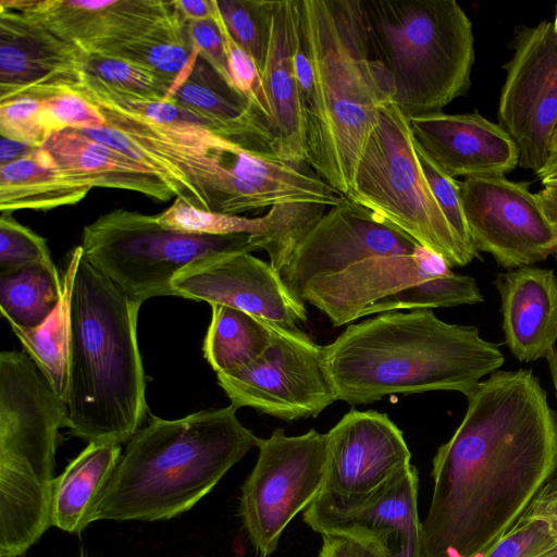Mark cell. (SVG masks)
I'll return each instance as SVG.
<instances>
[{"instance_id":"1","label":"cell","mask_w":557,"mask_h":557,"mask_svg":"<svg viewBox=\"0 0 557 557\" xmlns=\"http://www.w3.org/2000/svg\"><path fill=\"white\" fill-rule=\"evenodd\" d=\"M466 397L432 460L422 557H483L557 470V413L531 370H498Z\"/></svg>"},{"instance_id":"2","label":"cell","mask_w":557,"mask_h":557,"mask_svg":"<svg viewBox=\"0 0 557 557\" xmlns=\"http://www.w3.org/2000/svg\"><path fill=\"white\" fill-rule=\"evenodd\" d=\"M298 10L313 72L305 162L346 196L394 83L372 47L362 0H298Z\"/></svg>"},{"instance_id":"3","label":"cell","mask_w":557,"mask_h":557,"mask_svg":"<svg viewBox=\"0 0 557 557\" xmlns=\"http://www.w3.org/2000/svg\"><path fill=\"white\" fill-rule=\"evenodd\" d=\"M323 361L336 399L366 405L432 391L467 396L505 357L474 325L450 324L431 309H416L347 326L323 346Z\"/></svg>"},{"instance_id":"4","label":"cell","mask_w":557,"mask_h":557,"mask_svg":"<svg viewBox=\"0 0 557 557\" xmlns=\"http://www.w3.org/2000/svg\"><path fill=\"white\" fill-rule=\"evenodd\" d=\"M141 304L81 257L71 297L65 428L88 443H127L148 413L137 338Z\"/></svg>"},{"instance_id":"5","label":"cell","mask_w":557,"mask_h":557,"mask_svg":"<svg viewBox=\"0 0 557 557\" xmlns=\"http://www.w3.org/2000/svg\"><path fill=\"white\" fill-rule=\"evenodd\" d=\"M230 405L178 419L151 416L127 442L95 521H159L191 509L260 437Z\"/></svg>"},{"instance_id":"6","label":"cell","mask_w":557,"mask_h":557,"mask_svg":"<svg viewBox=\"0 0 557 557\" xmlns=\"http://www.w3.org/2000/svg\"><path fill=\"white\" fill-rule=\"evenodd\" d=\"M372 47L407 115L441 112L471 87L472 24L455 0H362Z\"/></svg>"},{"instance_id":"7","label":"cell","mask_w":557,"mask_h":557,"mask_svg":"<svg viewBox=\"0 0 557 557\" xmlns=\"http://www.w3.org/2000/svg\"><path fill=\"white\" fill-rule=\"evenodd\" d=\"M345 197L441 255L450 268L465 267L479 256L457 238L433 197L408 117L394 101L381 108Z\"/></svg>"},{"instance_id":"8","label":"cell","mask_w":557,"mask_h":557,"mask_svg":"<svg viewBox=\"0 0 557 557\" xmlns=\"http://www.w3.org/2000/svg\"><path fill=\"white\" fill-rule=\"evenodd\" d=\"M84 258L132 299L173 296L172 280L198 259L258 250L251 236L196 235L162 227L156 215L112 210L86 225Z\"/></svg>"},{"instance_id":"9","label":"cell","mask_w":557,"mask_h":557,"mask_svg":"<svg viewBox=\"0 0 557 557\" xmlns=\"http://www.w3.org/2000/svg\"><path fill=\"white\" fill-rule=\"evenodd\" d=\"M257 448L256 465L242 486L239 516L255 549L268 557L294 517L321 492L326 433L311 429L288 436L276 429Z\"/></svg>"},{"instance_id":"10","label":"cell","mask_w":557,"mask_h":557,"mask_svg":"<svg viewBox=\"0 0 557 557\" xmlns=\"http://www.w3.org/2000/svg\"><path fill=\"white\" fill-rule=\"evenodd\" d=\"M271 343L250 364L216 374L231 405L295 421L318 417L336 401L324 361L323 346L300 329L270 322Z\"/></svg>"},{"instance_id":"11","label":"cell","mask_w":557,"mask_h":557,"mask_svg":"<svg viewBox=\"0 0 557 557\" xmlns=\"http://www.w3.org/2000/svg\"><path fill=\"white\" fill-rule=\"evenodd\" d=\"M411 466L404 433L386 413L351 409L326 433L323 486L304 512L338 515L356 509Z\"/></svg>"},{"instance_id":"12","label":"cell","mask_w":557,"mask_h":557,"mask_svg":"<svg viewBox=\"0 0 557 557\" xmlns=\"http://www.w3.org/2000/svg\"><path fill=\"white\" fill-rule=\"evenodd\" d=\"M504 65L506 81L498 103V124L513 140L518 165L536 174L550 157L557 123V32L553 22L519 25Z\"/></svg>"},{"instance_id":"13","label":"cell","mask_w":557,"mask_h":557,"mask_svg":"<svg viewBox=\"0 0 557 557\" xmlns=\"http://www.w3.org/2000/svg\"><path fill=\"white\" fill-rule=\"evenodd\" d=\"M460 184L471 243L507 270L544 261L557 249V231L529 183L505 175L467 177Z\"/></svg>"},{"instance_id":"14","label":"cell","mask_w":557,"mask_h":557,"mask_svg":"<svg viewBox=\"0 0 557 557\" xmlns=\"http://www.w3.org/2000/svg\"><path fill=\"white\" fill-rule=\"evenodd\" d=\"M65 413L64 400L28 355L1 351L0 462L25 468L52 483Z\"/></svg>"},{"instance_id":"15","label":"cell","mask_w":557,"mask_h":557,"mask_svg":"<svg viewBox=\"0 0 557 557\" xmlns=\"http://www.w3.org/2000/svg\"><path fill=\"white\" fill-rule=\"evenodd\" d=\"M419 246L381 215L344 197L304 236L280 275L295 295L312 280L373 257L413 253Z\"/></svg>"},{"instance_id":"16","label":"cell","mask_w":557,"mask_h":557,"mask_svg":"<svg viewBox=\"0 0 557 557\" xmlns=\"http://www.w3.org/2000/svg\"><path fill=\"white\" fill-rule=\"evenodd\" d=\"M0 9L23 13L94 53L187 28L173 1L0 0Z\"/></svg>"},{"instance_id":"17","label":"cell","mask_w":557,"mask_h":557,"mask_svg":"<svg viewBox=\"0 0 557 557\" xmlns=\"http://www.w3.org/2000/svg\"><path fill=\"white\" fill-rule=\"evenodd\" d=\"M173 296L231 307L287 329H299L307 310L280 273L251 252L198 259L172 280Z\"/></svg>"},{"instance_id":"18","label":"cell","mask_w":557,"mask_h":557,"mask_svg":"<svg viewBox=\"0 0 557 557\" xmlns=\"http://www.w3.org/2000/svg\"><path fill=\"white\" fill-rule=\"evenodd\" d=\"M86 51L29 16L0 9V101L72 90Z\"/></svg>"},{"instance_id":"19","label":"cell","mask_w":557,"mask_h":557,"mask_svg":"<svg viewBox=\"0 0 557 557\" xmlns=\"http://www.w3.org/2000/svg\"><path fill=\"white\" fill-rule=\"evenodd\" d=\"M450 271L441 255L419 246L413 253L373 257L312 280L294 296L319 309L334 326H342L363 318L376 301Z\"/></svg>"},{"instance_id":"20","label":"cell","mask_w":557,"mask_h":557,"mask_svg":"<svg viewBox=\"0 0 557 557\" xmlns=\"http://www.w3.org/2000/svg\"><path fill=\"white\" fill-rule=\"evenodd\" d=\"M418 490L419 474L412 465L360 507L338 515L304 512V521L322 536L347 539L375 557H422Z\"/></svg>"},{"instance_id":"21","label":"cell","mask_w":557,"mask_h":557,"mask_svg":"<svg viewBox=\"0 0 557 557\" xmlns=\"http://www.w3.org/2000/svg\"><path fill=\"white\" fill-rule=\"evenodd\" d=\"M407 117L416 143L453 178L505 175L518 165L511 137L478 112Z\"/></svg>"},{"instance_id":"22","label":"cell","mask_w":557,"mask_h":557,"mask_svg":"<svg viewBox=\"0 0 557 557\" xmlns=\"http://www.w3.org/2000/svg\"><path fill=\"white\" fill-rule=\"evenodd\" d=\"M298 20V0L272 1L262 78L271 107L270 152L285 160L305 162V102L294 67Z\"/></svg>"},{"instance_id":"23","label":"cell","mask_w":557,"mask_h":557,"mask_svg":"<svg viewBox=\"0 0 557 557\" xmlns=\"http://www.w3.org/2000/svg\"><path fill=\"white\" fill-rule=\"evenodd\" d=\"M505 343L521 362L545 358L557 343V276L534 265L498 273Z\"/></svg>"},{"instance_id":"24","label":"cell","mask_w":557,"mask_h":557,"mask_svg":"<svg viewBox=\"0 0 557 557\" xmlns=\"http://www.w3.org/2000/svg\"><path fill=\"white\" fill-rule=\"evenodd\" d=\"M166 99L205 120L216 134L248 149L270 151L267 121L197 52Z\"/></svg>"},{"instance_id":"25","label":"cell","mask_w":557,"mask_h":557,"mask_svg":"<svg viewBox=\"0 0 557 557\" xmlns=\"http://www.w3.org/2000/svg\"><path fill=\"white\" fill-rule=\"evenodd\" d=\"M70 176L92 187L125 189L159 201L174 197L151 170L76 129L53 133L41 146Z\"/></svg>"},{"instance_id":"26","label":"cell","mask_w":557,"mask_h":557,"mask_svg":"<svg viewBox=\"0 0 557 557\" xmlns=\"http://www.w3.org/2000/svg\"><path fill=\"white\" fill-rule=\"evenodd\" d=\"M122 455L113 443L88 445L53 480L51 525L71 534L95 521L99 499Z\"/></svg>"},{"instance_id":"27","label":"cell","mask_w":557,"mask_h":557,"mask_svg":"<svg viewBox=\"0 0 557 557\" xmlns=\"http://www.w3.org/2000/svg\"><path fill=\"white\" fill-rule=\"evenodd\" d=\"M52 484L0 462V557L24 555L51 527Z\"/></svg>"},{"instance_id":"28","label":"cell","mask_w":557,"mask_h":557,"mask_svg":"<svg viewBox=\"0 0 557 557\" xmlns=\"http://www.w3.org/2000/svg\"><path fill=\"white\" fill-rule=\"evenodd\" d=\"M91 188L66 174L42 147L0 166V211L51 210L75 205Z\"/></svg>"},{"instance_id":"29","label":"cell","mask_w":557,"mask_h":557,"mask_svg":"<svg viewBox=\"0 0 557 557\" xmlns=\"http://www.w3.org/2000/svg\"><path fill=\"white\" fill-rule=\"evenodd\" d=\"M82 246H76L66 260L62 275L63 295L42 324L35 329L12 327L24 352L36 363L54 392L64 400L69 384L71 348V297Z\"/></svg>"},{"instance_id":"30","label":"cell","mask_w":557,"mask_h":557,"mask_svg":"<svg viewBox=\"0 0 557 557\" xmlns=\"http://www.w3.org/2000/svg\"><path fill=\"white\" fill-rule=\"evenodd\" d=\"M203 355L219 373H231L257 360L270 346V322L247 312L213 305Z\"/></svg>"},{"instance_id":"31","label":"cell","mask_w":557,"mask_h":557,"mask_svg":"<svg viewBox=\"0 0 557 557\" xmlns=\"http://www.w3.org/2000/svg\"><path fill=\"white\" fill-rule=\"evenodd\" d=\"M63 295L54 263H36L0 276V310L11 329H35L53 312Z\"/></svg>"},{"instance_id":"32","label":"cell","mask_w":557,"mask_h":557,"mask_svg":"<svg viewBox=\"0 0 557 557\" xmlns=\"http://www.w3.org/2000/svg\"><path fill=\"white\" fill-rule=\"evenodd\" d=\"M556 546L557 490L552 479L483 557H539Z\"/></svg>"},{"instance_id":"33","label":"cell","mask_w":557,"mask_h":557,"mask_svg":"<svg viewBox=\"0 0 557 557\" xmlns=\"http://www.w3.org/2000/svg\"><path fill=\"white\" fill-rule=\"evenodd\" d=\"M476 281L469 275L450 271L445 276L430 280L389 295L370 306L364 317L400 309H434L475 305L483 301Z\"/></svg>"},{"instance_id":"34","label":"cell","mask_w":557,"mask_h":557,"mask_svg":"<svg viewBox=\"0 0 557 557\" xmlns=\"http://www.w3.org/2000/svg\"><path fill=\"white\" fill-rule=\"evenodd\" d=\"M195 53L186 28L128 42L102 54L139 64L173 87L190 65Z\"/></svg>"},{"instance_id":"35","label":"cell","mask_w":557,"mask_h":557,"mask_svg":"<svg viewBox=\"0 0 557 557\" xmlns=\"http://www.w3.org/2000/svg\"><path fill=\"white\" fill-rule=\"evenodd\" d=\"M84 74L119 94L136 99L165 100L172 88L150 70L132 61L102 53L86 52Z\"/></svg>"},{"instance_id":"36","label":"cell","mask_w":557,"mask_h":557,"mask_svg":"<svg viewBox=\"0 0 557 557\" xmlns=\"http://www.w3.org/2000/svg\"><path fill=\"white\" fill-rule=\"evenodd\" d=\"M156 218L164 228L196 235L246 234L256 237L264 230L261 216L246 218L202 210L181 198H174L172 205Z\"/></svg>"},{"instance_id":"37","label":"cell","mask_w":557,"mask_h":557,"mask_svg":"<svg viewBox=\"0 0 557 557\" xmlns=\"http://www.w3.org/2000/svg\"><path fill=\"white\" fill-rule=\"evenodd\" d=\"M214 1L231 37L255 59L262 73L269 44L272 1Z\"/></svg>"},{"instance_id":"38","label":"cell","mask_w":557,"mask_h":557,"mask_svg":"<svg viewBox=\"0 0 557 557\" xmlns=\"http://www.w3.org/2000/svg\"><path fill=\"white\" fill-rule=\"evenodd\" d=\"M212 4L213 21L223 38L227 69L233 86L248 104L267 121L269 126L271 107L265 94L262 73L255 59L231 37L214 0H212Z\"/></svg>"},{"instance_id":"39","label":"cell","mask_w":557,"mask_h":557,"mask_svg":"<svg viewBox=\"0 0 557 557\" xmlns=\"http://www.w3.org/2000/svg\"><path fill=\"white\" fill-rule=\"evenodd\" d=\"M45 238L18 223L11 213L0 216V276L36 263H52Z\"/></svg>"},{"instance_id":"40","label":"cell","mask_w":557,"mask_h":557,"mask_svg":"<svg viewBox=\"0 0 557 557\" xmlns=\"http://www.w3.org/2000/svg\"><path fill=\"white\" fill-rule=\"evenodd\" d=\"M40 101L44 122L50 136L63 129H96L107 125L101 111L77 92L60 91Z\"/></svg>"},{"instance_id":"41","label":"cell","mask_w":557,"mask_h":557,"mask_svg":"<svg viewBox=\"0 0 557 557\" xmlns=\"http://www.w3.org/2000/svg\"><path fill=\"white\" fill-rule=\"evenodd\" d=\"M416 151L432 195L455 235L468 249L479 253L470 239L459 182L445 173L417 143Z\"/></svg>"},{"instance_id":"42","label":"cell","mask_w":557,"mask_h":557,"mask_svg":"<svg viewBox=\"0 0 557 557\" xmlns=\"http://www.w3.org/2000/svg\"><path fill=\"white\" fill-rule=\"evenodd\" d=\"M0 134L34 148L41 147L50 134L44 122L40 99L21 96L0 101Z\"/></svg>"},{"instance_id":"43","label":"cell","mask_w":557,"mask_h":557,"mask_svg":"<svg viewBox=\"0 0 557 557\" xmlns=\"http://www.w3.org/2000/svg\"><path fill=\"white\" fill-rule=\"evenodd\" d=\"M187 33L198 55L234 88L227 69L223 38L213 18L187 22Z\"/></svg>"},{"instance_id":"44","label":"cell","mask_w":557,"mask_h":557,"mask_svg":"<svg viewBox=\"0 0 557 557\" xmlns=\"http://www.w3.org/2000/svg\"><path fill=\"white\" fill-rule=\"evenodd\" d=\"M318 557H375L363 546L338 536H323Z\"/></svg>"},{"instance_id":"45","label":"cell","mask_w":557,"mask_h":557,"mask_svg":"<svg viewBox=\"0 0 557 557\" xmlns=\"http://www.w3.org/2000/svg\"><path fill=\"white\" fill-rule=\"evenodd\" d=\"M173 4L186 22L213 18L212 0H174Z\"/></svg>"},{"instance_id":"46","label":"cell","mask_w":557,"mask_h":557,"mask_svg":"<svg viewBox=\"0 0 557 557\" xmlns=\"http://www.w3.org/2000/svg\"><path fill=\"white\" fill-rule=\"evenodd\" d=\"M535 198L544 216L557 231V183L544 185L543 189L535 193Z\"/></svg>"},{"instance_id":"47","label":"cell","mask_w":557,"mask_h":557,"mask_svg":"<svg viewBox=\"0 0 557 557\" xmlns=\"http://www.w3.org/2000/svg\"><path fill=\"white\" fill-rule=\"evenodd\" d=\"M35 148L11 139L7 137H2L0 139V166L5 165L8 163H11L13 161H16L29 152H32Z\"/></svg>"},{"instance_id":"48","label":"cell","mask_w":557,"mask_h":557,"mask_svg":"<svg viewBox=\"0 0 557 557\" xmlns=\"http://www.w3.org/2000/svg\"><path fill=\"white\" fill-rule=\"evenodd\" d=\"M536 175L543 185L557 183V153L550 154L546 165Z\"/></svg>"},{"instance_id":"49","label":"cell","mask_w":557,"mask_h":557,"mask_svg":"<svg viewBox=\"0 0 557 557\" xmlns=\"http://www.w3.org/2000/svg\"><path fill=\"white\" fill-rule=\"evenodd\" d=\"M552 381L555 387L556 392V399H557V348L553 349L548 356L546 357Z\"/></svg>"},{"instance_id":"50","label":"cell","mask_w":557,"mask_h":557,"mask_svg":"<svg viewBox=\"0 0 557 557\" xmlns=\"http://www.w3.org/2000/svg\"><path fill=\"white\" fill-rule=\"evenodd\" d=\"M557 153V123L555 125L553 136L550 139V154Z\"/></svg>"},{"instance_id":"51","label":"cell","mask_w":557,"mask_h":557,"mask_svg":"<svg viewBox=\"0 0 557 557\" xmlns=\"http://www.w3.org/2000/svg\"><path fill=\"white\" fill-rule=\"evenodd\" d=\"M553 25H554V29L557 32V5H556V15H555V18L553 21Z\"/></svg>"},{"instance_id":"52","label":"cell","mask_w":557,"mask_h":557,"mask_svg":"<svg viewBox=\"0 0 557 557\" xmlns=\"http://www.w3.org/2000/svg\"><path fill=\"white\" fill-rule=\"evenodd\" d=\"M554 255H555V258H556V260H557V249H556V251H555V253H554Z\"/></svg>"},{"instance_id":"53","label":"cell","mask_w":557,"mask_h":557,"mask_svg":"<svg viewBox=\"0 0 557 557\" xmlns=\"http://www.w3.org/2000/svg\"><path fill=\"white\" fill-rule=\"evenodd\" d=\"M556 490H557V478H556Z\"/></svg>"}]
</instances>
